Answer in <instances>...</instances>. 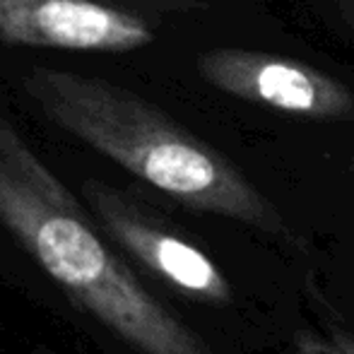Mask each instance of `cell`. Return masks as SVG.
Here are the masks:
<instances>
[{
  "label": "cell",
  "mask_w": 354,
  "mask_h": 354,
  "mask_svg": "<svg viewBox=\"0 0 354 354\" xmlns=\"http://www.w3.org/2000/svg\"><path fill=\"white\" fill-rule=\"evenodd\" d=\"M19 84L46 121L171 201L268 236L289 234L280 210L239 167L133 89L51 66H29Z\"/></svg>",
  "instance_id": "6da1fadb"
},
{
  "label": "cell",
  "mask_w": 354,
  "mask_h": 354,
  "mask_svg": "<svg viewBox=\"0 0 354 354\" xmlns=\"http://www.w3.org/2000/svg\"><path fill=\"white\" fill-rule=\"evenodd\" d=\"M0 224L82 311L140 354H212L94 229L12 123H0Z\"/></svg>",
  "instance_id": "7a4b0ae2"
},
{
  "label": "cell",
  "mask_w": 354,
  "mask_h": 354,
  "mask_svg": "<svg viewBox=\"0 0 354 354\" xmlns=\"http://www.w3.org/2000/svg\"><path fill=\"white\" fill-rule=\"evenodd\" d=\"M82 196L106 236L154 277L193 301L210 306L234 301V289L222 268L196 243L142 210L126 193L89 178L82 183Z\"/></svg>",
  "instance_id": "3957f363"
},
{
  "label": "cell",
  "mask_w": 354,
  "mask_h": 354,
  "mask_svg": "<svg viewBox=\"0 0 354 354\" xmlns=\"http://www.w3.org/2000/svg\"><path fill=\"white\" fill-rule=\"evenodd\" d=\"M203 80L219 92L313 121L354 116V92L326 73L263 51L217 48L198 63Z\"/></svg>",
  "instance_id": "277c9868"
},
{
  "label": "cell",
  "mask_w": 354,
  "mask_h": 354,
  "mask_svg": "<svg viewBox=\"0 0 354 354\" xmlns=\"http://www.w3.org/2000/svg\"><path fill=\"white\" fill-rule=\"evenodd\" d=\"M154 41L147 17L102 0H0V44L131 53Z\"/></svg>",
  "instance_id": "5b68a950"
},
{
  "label": "cell",
  "mask_w": 354,
  "mask_h": 354,
  "mask_svg": "<svg viewBox=\"0 0 354 354\" xmlns=\"http://www.w3.org/2000/svg\"><path fill=\"white\" fill-rule=\"evenodd\" d=\"M292 354H354V340L323 333H301L294 340Z\"/></svg>",
  "instance_id": "8992f818"
},
{
  "label": "cell",
  "mask_w": 354,
  "mask_h": 354,
  "mask_svg": "<svg viewBox=\"0 0 354 354\" xmlns=\"http://www.w3.org/2000/svg\"><path fill=\"white\" fill-rule=\"evenodd\" d=\"M102 3H109V5H118V8H126V10H133V12H142V8L149 3V0H102Z\"/></svg>",
  "instance_id": "52a82bcc"
},
{
  "label": "cell",
  "mask_w": 354,
  "mask_h": 354,
  "mask_svg": "<svg viewBox=\"0 0 354 354\" xmlns=\"http://www.w3.org/2000/svg\"><path fill=\"white\" fill-rule=\"evenodd\" d=\"M0 123H3V116H0Z\"/></svg>",
  "instance_id": "ba28073f"
}]
</instances>
